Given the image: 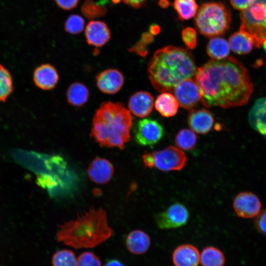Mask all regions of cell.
I'll return each mask as SVG.
<instances>
[{
    "instance_id": "cell-1",
    "label": "cell",
    "mask_w": 266,
    "mask_h": 266,
    "mask_svg": "<svg viewBox=\"0 0 266 266\" xmlns=\"http://www.w3.org/2000/svg\"><path fill=\"white\" fill-rule=\"evenodd\" d=\"M206 107L229 108L246 104L254 85L244 65L233 57L211 60L198 67L194 76Z\"/></svg>"
},
{
    "instance_id": "cell-13",
    "label": "cell",
    "mask_w": 266,
    "mask_h": 266,
    "mask_svg": "<svg viewBox=\"0 0 266 266\" xmlns=\"http://www.w3.org/2000/svg\"><path fill=\"white\" fill-rule=\"evenodd\" d=\"M99 89L103 93L114 94L122 87L124 78L122 73L116 69L111 68L100 72L96 77Z\"/></svg>"
},
{
    "instance_id": "cell-12",
    "label": "cell",
    "mask_w": 266,
    "mask_h": 266,
    "mask_svg": "<svg viewBox=\"0 0 266 266\" xmlns=\"http://www.w3.org/2000/svg\"><path fill=\"white\" fill-rule=\"evenodd\" d=\"M87 172L92 182L98 184H105L112 178L114 167L107 159L97 157L90 163Z\"/></svg>"
},
{
    "instance_id": "cell-31",
    "label": "cell",
    "mask_w": 266,
    "mask_h": 266,
    "mask_svg": "<svg viewBox=\"0 0 266 266\" xmlns=\"http://www.w3.org/2000/svg\"><path fill=\"white\" fill-rule=\"evenodd\" d=\"M76 266H101V263L96 254L86 251L77 258Z\"/></svg>"
},
{
    "instance_id": "cell-27",
    "label": "cell",
    "mask_w": 266,
    "mask_h": 266,
    "mask_svg": "<svg viewBox=\"0 0 266 266\" xmlns=\"http://www.w3.org/2000/svg\"><path fill=\"white\" fill-rule=\"evenodd\" d=\"M197 137L191 129L181 130L176 135L175 143L179 149L185 151L193 149L196 146Z\"/></svg>"
},
{
    "instance_id": "cell-5",
    "label": "cell",
    "mask_w": 266,
    "mask_h": 266,
    "mask_svg": "<svg viewBox=\"0 0 266 266\" xmlns=\"http://www.w3.org/2000/svg\"><path fill=\"white\" fill-rule=\"evenodd\" d=\"M231 20L230 12L221 2H211L202 4L196 17L199 31L208 37L224 33L228 29Z\"/></svg>"
},
{
    "instance_id": "cell-6",
    "label": "cell",
    "mask_w": 266,
    "mask_h": 266,
    "mask_svg": "<svg viewBox=\"0 0 266 266\" xmlns=\"http://www.w3.org/2000/svg\"><path fill=\"white\" fill-rule=\"evenodd\" d=\"M240 17L239 31L250 36L255 47H261L266 40V0H253Z\"/></svg>"
},
{
    "instance_id": "cell-21",
    "label": "cell",
    "mask_w": 266,
    "mask_h": 266,
    "mask_svg": "<svg viewBox=\"0 0 266 266\" xmlns=\"http://www.w3.org/2000/svg\"><path fill=\"white\" fill-rule=\"evenodd\" d=\"M179 103L175 97L169 92H164L156 99V109L164 117H170L177 112Z\"/></svg>"
},
{
    "instance_id": "cell-30",
    "label": "cell",
    "mask_w": 266,
    "mask_h": 266,
    "mask_svg": "<svg viewBox=\"0 0 266 266\" xmlns=\"http://www.w3.org/2000/svg\"><path fill=\"white\" fill-rule=\"evenodd\" d=\"M84 26V20L79 15H71L66 21L65 29L66 32L71 34L81 33Z\"/></svg>"
},
{
    "instance_id": "cell-20",
    "label": "cell",
    "mask_w": 266,
    "mask_h": 266,
    "mask_svg": "<svg viewBox=\"0 0 266 266\" xmlns=\"http://www.w3.org/2000/svg\"><path fill=\"white\" fill-rule=\"evenodd\" d=\"M151 241L149 236L144 232L135 230L130 232L126 239V245L130 252L135 255L146 253L149 248Z\"/></svg>"
},
{
    "instance_id": "cell-18",
    "label": "cell",
    "mask_w": 266,
    "mask_h": 266,
    "mask_svg": "<svg viewBox=\"0 0 266 266\" xmlns=\"http://www.w3.org/2000/svg\"><path fill=\"white\" fill-rule=\"evenodd\" d=\"M200 258L198 249L195 246L189 244L177 246L172 256L175 266H198Z\"/></svg>"
},
{
    "instance_id": "cell-4",
    "label": "cell",
    "mask_w": 266,
    "mask_h": 266,
    "mask_svg": "<svg viewBox=\"0 0 266 266\" xmlns=\"http://www.w3.org/2000/svg\"><path fill=\"white\" fill-rule=\"evenodd\" d=\"M132 117L123 104L102 102L92 121L91 136L100 146L123 149L131 138Z\"/></svg>"
},
{
    "instance_id": "cell-11",
    "label": "cell",
    "mask_w": 266,
    "mask_h": 266,
    "mask_svg": "<svg viewBox=\"0 0 266 266\" xmlns=\"http://www.w3.org/2000/svg\"><path fill=\"white\" fill-rule=\"evenodd\" d=\"M262 204L259 198L250 192L238 194L233 201V207L240 217L251 218L256 216L261 210Z\"/></svg>"
},
{
    "instance_id": "cell-3",
    "label": "cell",
    "mask_w": 266,
    "mask_h": 266,
    "mask_svg": "<svg viewBox=\"0 0 266 266\" xmlns=\"http://www.w3.org/2000/svg\"><path fill=\"white\" fill-rule=\"evenodd\" d=\"M112 233L105 210L91 208L60 225L56 237L58 241L75 249L90 248L103 243Z\"/></svg>"
},
{
    "instance_id": "cell-2",
    "label": "cell",
    "mask_w": 266,
    "mask_h": 266,
    "mask_svg": "<svg viewBox=\"0 0 266 266\" xmlns=\"http://www.w3.org/2000/svg\"><path fill=\"white\" fill-rule=\"evenodd\" d=\"M197 69L192 55L186 49L168 46L155 52L147 72L155 89L169 93L181 81L194 77Z\"/></svg>"
},
{
    "instance_id": "cell-8",
    "label": "cell",
    "mask_w": 266,
    "mask_h": 266,
    "mask_svg": "<svg viewBox=\"0 0 266 266\" xmlns=\"http://www.w3.org/2000/svg\"><path fill=\"white\" fill-rule=\"evenodd\" d=\"M164 134L163 126L152 119L140 120L134 129L135 140L141 146H150L158 143Z\"/></svg>"
},
{
    "instance_id": "cell-36",
    "label": "cell",
    "mask_w": 266,
    "mask_h": 266,
    "mask_svg": "<svg viewBox=\"0 0 266 266\" xmlns=\"http://www.w3.org/2000/svg\"><path fill=\"white\" fill-rule=\"evenodd\" d=\"M57 4L65 10L73 9L77 5L79 0H55Z\"/></svg>"
},
{
    "instance_id": "cell-23",
    "label": "cell",
    "mask_w": 266,
    "mask_h": 266,
    "mask_svg": "<svg viewBox=\"0 0 266 266\" xmlns=\"http://www.w3.org/2000/svg\"><path fill=\"white\" fill-rule=\"evenodd\" d=\"M230 48L227 40L222 37L214 36L208 42L206 47L208 55L215 60H222L230 54Z\"/></svg>"
},
{
    "instance_id": "cell-40",
    "label": "cell",
    "mask_w": 266,
    "mask_h": 266,
    "mask_svg": "<svg viewBox=\"0 0 266 266\" xmlns=\"http://www.w3.org/2000/svg\"><path fill=\"white\" fill-rule=\"evenodd\" d=\"M263 48L264 49V51L266 54V40L264 41V42L263 44Z\"/></svg>"
},
{
    "instance_id": "cell-9",
    "label": "cell",
    "mask_w": 266,
    "mask_h": 266,
    "mask_svg": "<svg viewBox=\"0 0 266 266\" xmlns=\"http://www.w3.org/2000/svg\"><path fill=\"white\" fill-rule=\"evenodd\" d=\"M189 217V211L185 206L181 203L175 202L156 214L155 219L159 228L169 229L185 225Z\"/></svg>"
},
{
    "instance_id": "cell-34",
    "label": "cell",
    "mask_w": 266,
    "mask_h": 266,
    "mask_svg": "<svg viewBox=\"0 0 266 266\" xmlns=\"http://www.w3.org/2000/svg\"><path fill=\"white\" fill-rule=\"evenodd\" d=\"M254 224L259 233L266 235V209L257 215L254 221Z\"/></svg>"
},
{
    "instance_id": "cell-32",
    "label": "cell",
    "mask_w": 266,
    "mask_h": 266,
    "mask_svg": "<svg viewBox=\"0 0 266 266\" xmlns=\"http://www.w3.org/2000/svg\"><path fill=\"white\" fill-rule=\"evenodd\" d=\"M153 40L151 35L145 33L142 37L141 39L130 50L131 52H134L138 55L145 57L148 53L147 45Z\"/></svg>"
},
{
    "instance_id": "cell-38",
    "label": "cell",
    "mask_w": 266,
    "mask_h": 266,
    "mask_svg": "<svg viewBox=\"0 0 266 266\" xmlns=\"http://www.w3.org/2000/svg\"><path fill=\"white\" fill-rule=\"evenodd\" d=\"M103 266H125L124 264L119 260L110 259L106 261Z\"/></svg>"
},
{
    "instance_id": "cell-15",
    "label": "cell",
    "mask_w": 266,
    "mask_h": 266,
    "mask_svg": "<svg viewBox=\"0 0 266 266\" xmlns=\"http://www.w3.org/2000/svg\"><path fill=\"white\" fill-rule=\"evenodd\" d=\"M251 127L266 138V97L257 99L248 115Z\"/></svg>"
},
{
    "instance_id": "cell-37",
    "label": "cell",
    "mask_w": 266,
    "mask_h": 266,
    "mask_svg": "<svg viewBox=\"0 0 266 266\" xmlns=\"http://www.w3.org/2000/svg\"><path fill=\"white\" fill-rule=\"evenodd\" d=\"M146 0H123L125 3L135 8L141 6Z\"/></svg>"
},
{
    "instance_id": "cell-10",
    "label": "cell",
    "mask_w": 266,
    "mask_h": 266,
    "mask_svg": "<svg viewBox=\"0 0 266 266\" xmlns=\"http://www.w3.org/2000/svg\"><path fill=\"white\" fill-rule=\"evenodd\" d=\"M173 92L179 105L190 112L195 110L200 101V94L198 85L192 78L180 82Z\"/></svg>"
},
{
    "instance_id": "cell-29",
    "label": "cell",
    "mask_w": 266,
    "mask_h": 266,
    "mask_svg": "<svg viewBox=\"0 0 266 266\" xmlns=\"http://www.w3.org/2000/svg\"><path fill=\"white\" fill-rule=\"evenodd\" d=\"M13 90L11 75L7 69L0 66V101H5Z\"/></svg>"
},
{
    "instance_id": "cell-22",
    "label": "cell",
    "mask_w": 266,
    "mask_h": 266,
    "mask_svg": "<svg viewBox=\"0 0 266 266\" xmlns=\"http://www.w3.org/2000/svg\"><path fill=\"white\" fill-rule=\"evenodd\" d=\"M229 45L233 52L239 55L250 53L254 47L250 36L240 31L234 33L230 37Z\"/></svg>"
},
{
    "instance_id": "cell-17",
    "label": "cell",
    "mask_w": 266,
    "mask_h": 266,
    "mask_svg": "<svg viewBox=\"0 0 266 266\" xmlns=\"http://www.w3.org/2000/svg\"><path fill=\"white\" fill-rule=\"evenodd\" d=\"M56 68L49 64L37 67L33 72V81L37 87L44 90L53 89L59 80Z\"/></svg>"
},
{
    "instance_id": "cell-24",
    "label": "cell",
    "mask_w": 266,
    "mask_h": 266,
    "mask_svg": "<svg viewBox=\"0 0 266 266\" xmlns=\"http://www.w3.org/2000/svg\"><path fill=\"white\" fill-rule=\"evenodd\" d=\"M89 92L85 85L80 83L71 84L66 91L68 102L74 106H82L88 100Z\"/></svg>"
},
{
    "instance_id": "cell-28",
    "label": "cell",
    "mask_w": 266,
    "mask_h": 266,
    "mask_svg": "<svg viewBox=\"0 0 266 266\" xmlns=\"http://www.w3.org/2000/svg\"><path fill=\"white\" fill-rule=\"evenodd\" d=\"M77 258L71 250L62 249L57 251L52 258L53 266H76Z\"/></svg>"
},
{
    "instance_id": "cell-35",
    "label": "cell",
    "mask_w": 266,
    "mask_h": 266,
    "mask_svg": "<svg viewBox=\"0 0 266 266\" xmlns=\"http://www.w3.org/2000/svg\"><path fill=\"white\" fill-rule=\"evenodd\" d=\"M253 1V0H230L231 3L233 8L241 11L248 8Z\"/></svg>"
},
{
    "instance_id": "cell-19",
    "label": "cell",
    "mask_w": 266,
    "mask_h": 266,
    "mask_svg": "<svg viewBox=\"0 0 266 266\" xmlns=\"http://www.w3.org/2000/svg\"><path fill=\"white\" fill-rule=\"evenodd\" d=\"M214 118L207 110H194L190 112L188 118V123L191 130L199 134H205L212 129Z\"/></svg>"
},
{
    "instance_id": "cell-33",
    "label": "cell",
    "mask_w": 266,
    "mask_h": 266,
    "mask_svg": "<svg viewBox=\"0 0 266 266\" xmlns=\"http://www.w3.org/2000/svg\"><path fill=\"white\" fill-rule=\"evenodd\" d=\"M182 38L186 46L189 49L195 48L197 44V36L196 31L188 27L182 32Z\"/></svg>"
},
{
    "instance_id": "cell-7",
    "label": "cell",
    "mask_w": 266,
    "mask_h": 266,
    "mask_svg": "<svg viewBox=\"0 0 266 266\" xmlns=\"http://www.w3.org/2000/svg\"><path fill=\"white\" fill-rule=\"evenodd\" d=\"M142 159L146 167H155L163 171L181 170L187 161L185 153L178 148L172 146L159 151L145 152Z\"/></svg>"
},
{
    "instance_id": "cell-16",
    "label": "cell",
    "mask_w": 266,
    "mask_h": 266,
    "mask_svg": "<svg viewBox=\"0 0 266 266\" xmlns=\"http://www.w3.org/2000/svg\"><path fill=\"white\" fill-rule=\"evenodd\" d=\"M85 35L88 43L96 47L103 46L110 37V33L106 24L99 21H92L88 24Z\"/></svg>"
},
{
    "instance_id": "cell-25",
    "label": "cell",
    "mask_w": 266,
    "mask_h": 266,
    "mask_svg": "<svg viewBox=\"0 0 266 266\" xmlns=\"http://www.w3.org/2000/svg\"><path fill=\"white\" fill-rule=\"evenodd\" d=\"M200 262L202 266H224L225 257L218 248L208 246L202 250Z\"/></svg>"
},
{
    "instance_id": "cell-39",
    "label": "cell",
    "mask_w": 266,
    "mask_h": 266,
    "mask_svg": "<svg viewBox=\"0 0 266 266\" xmlns=\"http://www.w3.org/2000/svg\"><path fill=\"white\" fill-rule=\"evenodd\" d=\"M151 33L153 34H157L159 31V28L157 26H153L151 27Z\"/></svg>"
},
{
    "instance_id": "cell-26",
    "label": "cell",
    "mask_w": 266,
    "mask_h": 266,
    "mask_svg": "<svg viewBox=\"0 0 266 266\" xmlns=\"http://www.w3.org/2000/svg\"><path fill=\"white\" fill-rule=\"evenodd\" d=\"M174 8L181 20H188L197 13L198 5L195 0H174Z\"/></svg>"
},
{
    "instance_id": "cell-14",
    "label": "cell",
    "mask_w": 266,
    "mask_h": 266,
    "mask_svg": "<svg viewBox=\"0 0 266 266\" xmlns=\"http://www.w3.org/2000/svg\"><path fill=\"white\" fill-rule=\"evenodd\" d=\"M153 106V97L146 91L135 93L130 97L128 102L130 111L134 115L140 118L148 116L152 111Z\"/></svg>"
}]
</instances>
